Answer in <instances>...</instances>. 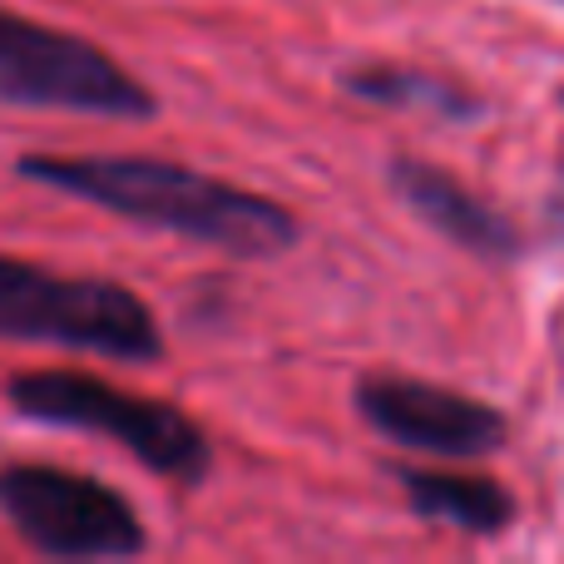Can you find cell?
Here are the masks:
<instances>
[{"instance_id":"1","label":"cell","mask_w":564,"mask_h":564,"mask_svg":"<svg viewBox=\"0 0 564 564\" xmlns=\"http://www.w3.org/2000/svg\"><path fill=\"white\" fill-rule=\"evenodd\" d=\"M25 184L119 214L129 224L224 248L238 258H273L297 243V218L273 198L144 154H25L15 164Z\"/></svg>"},{"instance_id":"2","label":"cell","mask_w":564,"mask_h":564,"mask_svg":"<svg viewBox=\"0 0 564 564\" xmlns=\"http://www.w3.org/2000/svg\"><path fill=\"white\" fill-rule=\"evenodd\" d=\"M25 421L59 431H89L124 446L144 470L178 486H198L214 470V446L194 416L159 397H139L89 371H25L6 387Z\"/></svg>"},{"instance_id":"3","label":"cell","mask_w":564,"mask_h":564,"mask_svg":"<svg viewBox=\"0 0 564 564\" xmlns=\"http://www.w3.org/2000/svg\"><path fill=\"white\" fill-rule=\"evenodd\" d=\"M0 337L89 351L124 367L164 357V332L134 288L109 278H69L25 258H0Z\"/></svg>"},{"instance_id":"4","label":"cell","mask_w":564,"mask_h":564,"mask_svg":"<svg viewBox=\"0 0 564 564\" xmlns=\"http://www.w3.org/2000/svg\"><path fill=\"white\" fill-rule=\"evenodd\" d=\"M0 99L99 119H149L159 109L154 89L95 40L40 25L15 10H0Z\"/></svg>"},{"instance_id":"5","label":"cell","mask_w":564,"mask_h":564,"mask_svg":"<svg viewBox=\"0 0 564 564\" xmlns=\"http://www.w3.org/2000/svg\"><path fill=\"white\" fill-rule=\"evenodd\" d=\"M0 520L45 560H129L149 545L139 510L65 466H0Z\"/></svg>"},{"instance_id":"6","label":"cell","mask_w":564,"mask_h":564,"mask_svg":"<svg viewBox=\"0 0 564 564\" xmlns=\"http://www.w3.org/2000/svg\"><path fill=\"white\" fill-rule=\"evenodd\" d=\"M361 421L391 446L416 451V456H446V460H470L490 456L506 446V416L490 401L466 397V391L436 387V381L416 377H361L351 387Z\"/></svg>"},{"instance_id":"7","label":"cell","mask_w":564,"mask_h":564,"mask_svg":"<svg viewBox=\"0 0 564 564\" xmlns=\"http://www.w3.org/2000/svg\"><path fill=\"white\" fill-rule=\"evenodd\" d=\"M387 178H391V194L426 228H436L446 243L466 248L476 258H490V263H510L520 253V234L510 228V218H500L486 198L470 194L446 169L421 164V159H391Z\"/></svg>"},{"instance_id":"8","label":"cell","mask_w":564,"mask_h":564,"mask_svg":"<svg viewBox=\"0 0 564 564\" xmlns=\"http://www.w3.org/2000/svg\"><path fill=\"white\" fill-rule=\"evenodd\" d=\"M397 486L406 490L411 510L421 520L466 530V535H506L516 520V496L490 476H460V470H421V466H397L391 470Z\"/></svg>"},{"instance_id":"9","label":"cell","mask_w":564,"mask_h":564,"mask_svg":"<svg viewBox=\"0 0 564 564\" xmlns=\"http://www.w3.org/2000/svg\"><path fill=\"white\" fill-rule=\"evenodd\" d=\"M341 89L351 99H367V105H381V109H426V115H441V119H480V99L446 85L441 75L406 69V65H357L341 75Z\"/></svg>"},{"instance_id":"10","label":"cell","mask_w":564,"mask_h":564,"mask_svg":"<svg viewBox=\"0 0 564 564\" xmlns=\"http://www.w3.org/2000/svg\"><path fill=\"white\" fill-rule=\"evenodd\" d=\"M560 224H564V194H560Z\"/></svg>"}]
</instances>
